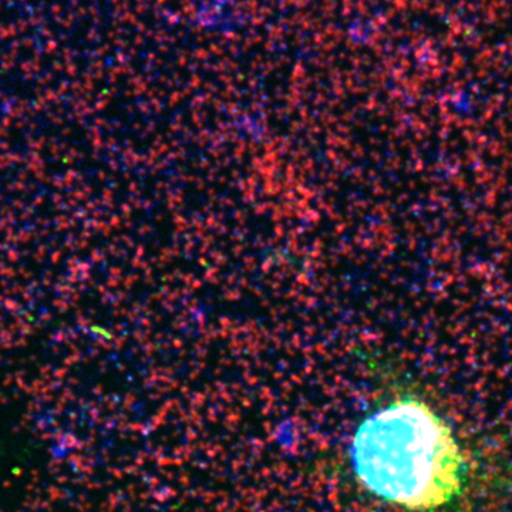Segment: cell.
<instances>
[{
  "instance_id": "obj_1",
  "label": "cell",
  "mask_w": 512,
  "mask_h": 512,
  "mask_svg": "<svg viewBox=\"0 0 512 512\" xmlns=\"http://www.w3.org/2000/svg\"><path fill=\"white\" fill-rule=\"evenodd\" d=\"M350 456L367 491L407 511L440 510L463 490L460 444L447 421L420 400H397L367 417Z\"/></svg>"
}]
</instances>
